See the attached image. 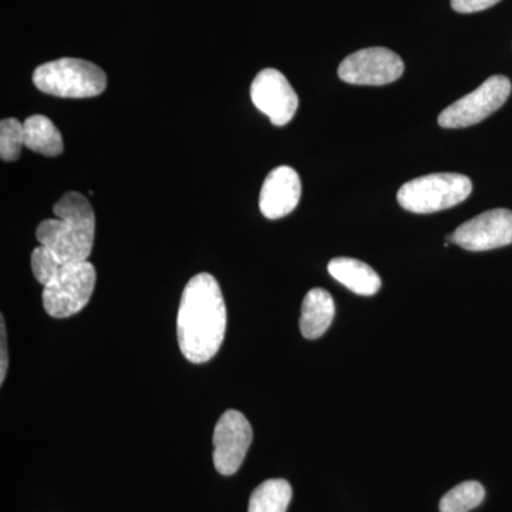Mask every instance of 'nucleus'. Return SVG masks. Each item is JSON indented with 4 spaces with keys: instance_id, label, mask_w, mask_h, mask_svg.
<instances>
[{
    "instance_id": "9d476101",
    "label": "nucleus",
    "mask_w": 512,
    "mask_h": 512,
    "mask_svg": "<svg viewBox=\"0 0 512 512\" xmlns=\"http://www.w3.org/2000/svg\"><path fill=\"white\" fill-rule=\"evenodd\" d=\"M251 99L275 126H285L295 117L299 99L288 79L279 70H262L251 84Z\"/></svg>"
},
{
    "instance_id": "a211bd4d",
    "label": "nucleus",
    "mask_w": 512,
    "mask_h": 512,
    "mask_svg": "<svg viewBox=\"0 0 512 512\" xmlns=\"http://www.w3.org/2000/svg\"><path fill=\"white\" fill-rule=\"evenodd\" d=\"M30 265H32L33 275L40 285L46 286L57 275V272L62 268L63 262L57 259V256L50 251L49 248L39 245L32 252L30 258Z\"/></svg>"
},
{
    "instance_id": "4468645a",
    "label": "nucleus",
    "mask_w": 512,
    "mask_h": 512,
    "mask_svg": "<svg viewBox=\"0 0 512 512\" xmlns=\"http://www.w3.org/2000/svg\"><path fill=\"white\" fill-rule=\"evenodd\" d=\"M25 128V147L46 157H57L63 153L62 133L55 124L42 114L30 116L23 123Z\"/></svg>"
},
{
    "instance_id": "6e6552de",
    "label": "nucleus",
    "mask_w": 512,
    "mask_h": 512,
    "mask_svg": "<svg viewBox=\"0 0 512 512\" xmlns=\"http://www.w3.org/2000/svg\"><path fill=\"white\" fill-rule=\"evenodd\" d=\"M404 72L402 57L386 47H369L352 53L340 63L343 82L357 86H384L396 82Z\"/></svg>"
},
{
    "instance_id": "1a4fd4ad",
    "label": "nucleus",
    "mask_w": 512,
    "mask_h": 512,
    "mask_svg": "<svg viewBox=\"0 0 512 512\" xmlns=\"http://www.w3.org/2000/svg\"><path fill=\"white\" fill-rule=\"evenodd\" d=\"M450 242L474 252L507 247L512 244V211L498 208L483 212L448 235L446 247Z\"/></svg>"
},
{
    "instance_id": "20e7f679",
    "label": "nucleus",
    "mask_w": 512,
    "mask_h": 512,
    "mask_svg": "<svg viewBox=\"0 0 512 512\" xmlns=\"http://www.w3.org/2000/svg\"><path fill=\"white\" fill-rule=\"evenodd\" d=\"M473 191L467 175L439 173L414 178L397 192V201L404 210L414 214H433L456 207Z\"/></svg>"
},
{
    "instance_id": "aec40b11",
    "label": "nucleus",
    "mask_w": 512,
    "mask_h": 512,
    "mask_svg": "<svg viewBox=\"0 0 512 512\" xmlns=\"http://www.w3.org/2000/svg\"><path fill=\"white\" fill-rule=\"evenodd\" d=\"M8 366V333H6L5 318L0 316V384L5 383Z\"/></svg>"
},
{
    "instance_id": "0eeeda50",
    "label": "nucleus",
    "mask_w": 512,
    "mask_h": 512,
    "mask_svg": "<svg viewBox=\"0 0 512 512\" xmlns=\"http://www.w3.org/2000/svg\"><path fill=\"white\" fill-rule=\"evenodd\" d=\"M251 424L247 417L238 410H227L214 429V460L215 470L221 476H234L244 463L249 447L252 444Z\"/></svg>"
},
{
    "instance_id": "f03ea898",
    "label": "nucleus",
    "mask_w": 512,
    "mask_h": 512,
    "mask_svg": "<svg viewBox=\"0 0 512 512\" xmlns=\"http://www.w3.org/2000/svg\"><path fill=\"white\" fill-rule=\"evenodd\" d=\"M56 218L40 222L36 238L63 264L84 262L92 254L96 215L80 192L69 191L53 207Z\"/></svg>"
},
{
    "instance_id": "ddd939ff",
    "label": "nucleus",
    "mask_w": 512,
    "mask_h": 512,
    "mask_svg": "<svg viewBox=\"0 0 512 512\" xmlns=\"http://www.w3.org/2000/svg\"><path fill=\"white\" fill-rule=\"evenodd\" d=\"M329 274L356 295L372 296L382 288V279L372 266L353 258H335L329 262Z\"/></svg>"
},
{
    "instance_id": "2eb2a0df",
    "label": "nucleus",
    "mask_w": 512,
    "mask_h": 512,
    "mask_svg": "<svg viewBox=\"0 0 512 512\" xmlns=\"http://www.w3.org/2000/svg\"><path fill=\"white\" fill-rule=\"evenodd\" d=\"M292 501V487L284 478L259 484L249 498L248 512H286Z\"/></svg>"
},
{
    "instance_id": "6ab92c4d",
    "label": "nucleus",
    "mask_w": 512,
    "mask_h": 512,
    "mask_svg": "<svg viewBox=\"0 0 512 512\" xmlns=\"http://www.w3.org/2000/svg\"><path fill=\"white\" fill-rule=\"evenodd\" d=\"M501 0H451V8L458 13H476L493 8Z\"/></svg>"
},
{
    "instance_id": "dca6fc26",
    "label": "nucleus",
    "mask_w": 512,
    "mask_h": 512,
    "mask_svg": "<svg viewBox=\"0 0 512 512\" xmlns=\"http://www.w3.org/2000/svg\"><path fill=\"white\" fill-rule=\"evenodd\" d=\"M485 490L477 481H466L448 491L440 501V512H470L483 503Z\"/></svg>"
},
{
    "instance_id": "9b49d317",
    "label": "nucleus",
    "mask_w": 512,
    "mask_h": 512,
    "mask_svg": "<svg viewBox=\"0 0 512 512\" xmlns=\"http://www.w3.org/2000/svg\"><path fill=\"white\" fill-rule=\"evenodd\" d=\"M301 195L299 174L292 167L282 165L265 178L259 195V208L268 220H279L298 207Z\"/></svg>"
},
{
    "instance_id": "423d86ee",
    "label": "nucleus",
    "mask_w": 512,
    "mask_h": 512,
    "mask_svg": "<svg viewBox=\"0 0 512 512\" xmlns=\"http://www.w3.org/2000/svg\"><path fill=\"white\" fill-rule=\"evenodd\" d=\"M511 82L505 76H491L478 89L441 111L439 124L444 128L474 126L504 106L511 94Z\"/></svg>"
},
{
    "instance_id": "f257e3e1",
    "label": "nucleus",
    "mask_w": 512,
    "mask_h": 512,
    "mask_svg": "<svg viewBox=\"0 0 512 512\" xmlns=\"http://www.w3.org/2000/svg\"><path fill=\"white\" fill-rule=\"evenodd\" d=\"M227 330V308L217 279L207 272L185 285L177 315L181 353L191 363H207L217 355Z\"/></svg>"
},
{
    "instance_id": "39448f33",
    "label": "nucleus",
    "mask_w": 512,
    "mask_h": 512,
    "mask_svg": "<svg viewBox=\"0 0 512 512\" xmlns=\"http://www.w3.org/2000/svg\"><path fill=\"white\" fill-rule=\"evenodd\" d=\"M97 274L89 261L63 264L55 278L43 286V308L55 319H66L86 308Z\"/></svg>"
},
{
    "instance_id": "f3484780",
    "label": "nucleus",
    "mask_w": 512,
    "mask_h": 512,
    "mask_svg": "<svg viewBox=\"0 0 512 512\" xmlns=\"http://www.w3.org/2000/svg\"><path fill=\"white\" fill-rule=\"evenodd\" d=\"M25 147V128L18 119H5L0 123V157L3 161H16Z\"/></svg>"
},
{
    "instance_id": "f8f14e48",
    "label": "nucleus",
    "mask_w": 512,
    "mask_h": 512,
    "mask_svg": "<svg viewBox=\"0 0 512 512\" xmlns=\"http://www.w3.org/2000/svg\"><path fill=\"white\" fill-rule=\"evenodd\" d=\"M335 313V301L328 291L315 288L306 293L299 319L303 338L313 340L325 335L335 319Z\"/></svg>"
},
{
    "instance_id": "7ed1b4c3",
    "label": "nucleus",
    "mask_w": 512,
    "mask_h": 512,
    "mask_svg": "<svg viewBox=\"0 0 512 512\" xmlns=\"http://www.w3.org/2000/svg\"><path fill=\"white\" fill-rule=\"evenodd\" d=\"M33 83L40 92L63 99H90L106 90L107 76L97 64L63 57L37 67Z\"/></svg>"
}]
</instances>
